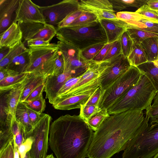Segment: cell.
Returning a JSON list of instances; mask_svg holds the SVG:
<instances>
[{"label":"cell","mask_w":158,"mask_h":158,"mask_svg":"<svg viewBox=\"0 0 158 158\" xmlns=\"http://www.w3.org/2000/svg\"><path fill=\"white\" fill-rule=\"evenodd\" d=\"M144 112L128 110L110 115L94 132L86 157L110 158L124 150L131 139L148 127L150 118Z\"/></svg>","instance_id":"obj_1"},{"label":"cell","mask_w":158,"mask_h":158,"mask_svg":"<svg viewBox=\"0 0 158 158\" xmlns=\"http://www.w3.org/2000/svg\"><path fill=\"white\" fill-rule=\"evenodd\" d=\"M94 133L79 115H62L50 125L49 145L56 158H85Z\"/></svg>","instance_id":"obj_2"},{"label":"cell","mask_w":158,"mask_h":158,"mask_svg":"<svg viewBox=\"0 0 158 158\" xmlns=\"http://www.w3.org/2000/svg\"><path fill=\"white\" fill-rule=\"evenodd\" d=\"M157 91L148 77L142 72L137 83L108 109L110 115L128 110L143 111L152 105Z\"/></svg>","instance_id":"obj_3"},{"label":"cell","mask_w":158,"mask_h":158,"mask_svg":"<svg viewBox=\"0 0 158 158\" xmlns=\"http://www.w3.org/2000/svg\"><path fill=\"white\" fill-rule=\"evenodd\" d=\"M59 41L67 43L82 51L92 46L107 43L105 31L99 20L83 26L56 29Z\"/></svg>","instance_id":"obj_4"},{"label":"cell","mask_w":158,"mask_h":158,"mask_svg":"<svg viewBox=\"0 0 158 158\" xmlns=\"http://www.w3.org/2000/svg\"><path fill=\"white\" fill-rule=\"evenodd\" d=\"M122 158H152L158 153V124L148 126L128 143Z\"/></svg>","instance_id":"obj_5"},{"label":"cell","mask_w":158,"mask_h":158,"mask_svg":"<svg viewBox=\"0 0 158 158\" xmlns=\"http://www.w3.org/2000/svg\"><path fill=\"white\" fill-rule=\"evenodd\" d=\"M142 73V72L137 67L131 66L104 90L98 106L100 109H108L137 83Z\"/></svg>","instance_id":"obj_6"},{"label":"cell","mask_w":158,"mask_h":158,"mask_svg":"<svg viewBox=\"0 0 158 158\" xmlns=\"http://www.w3.org/2000/svg\"><path fill=\"white\" fill-rule=\"evenodd\" d=\"M51 120V116L43 113L33 130L26 135V138L29 136H31L33 138L31 149L28 152L30 158H46L47 156Z\"/></svg>","instance_id":"obj_7"},{"label":"cell","mask_w":158,"mask_h":158,"mask_svg":"<svg viewBox=\"0 0 158 158\" xmlns=\"http://www.w3.org/2000/svg\"><path fill=\"white\" fill-rule=\"evenodd\" d=\"M56 44L64 59L63 73H69L72 77L82 75L94 62L86 60L81 50L67 43L59 40Z\"/></svg>","instance_id":"obj_8"},{"label":"cell","mask_w":158,"mask_h":158,"mask_svg":"<svg viewBox=\"0 0 158 158\" xmlns=\"http://www.w3.org/2000/svg\"><path fill=\"white\" fill-rule=\"evenodd\" d=\"M79 0H64L47 6H40L45 23L56 28L69 15L79 10Z\"/></svg>","instance_id":"obj_9"},{"label":"cell","mask_w":158,"mask_h":158,"mask_svg":"<svg viewBox=\"0 0 158 158\" xmlns=\"http://www.w3.org/2000/svg\"><path fill=\"white\" fill-rule=\"evenodd\" d=\"M105 69L103 61H94L82 75L76 85L63 97L83 93L100 86V78Z\"/></svg>","instance_id":"obj_10"},{"label":"cell","mask_w":158,"mask_h":158,"mask_svg":"<svg viewBox=\"0 0 158 158\" xmlns=\"http://www.w3.org/2000/svg\"><path fill=\"white\" fill-rule=\"evenodd\" d=\"M105 70L100 78V87L105 90L124 74L131 65L123 54L103 61Z\"/></svg>","instance_id":"obj_11"},{"label":"cell","mask_w":158,"mask_h":158,"mask_svg":"<svg viewBox=\"0 0 158 158\" xmlns=\"http://www.w3.org/2000/svg\"><path fill=\"white\" fill-rule=\"evenodd\" d=\"M25 41L40 39L50 42L56 35L57 30L54 26L46 23H18Z\"/></svg>","instance_id":"obj_12"},{"label":"cell","mask_w":158,"mask_h":158,"mask_svg":"<svg viewBox=\"0 0 158 158\" xmlns=\"http://www.w3.org/2000/svg\"><path fill=\"white\" fill-rule=\"evenodd\" d=\"M29 65L25 73H38L45 63L58 51L56 44L37 47H29Z\"/></svg>","instance_id":"obj_13"},{"label":"cell","mask_w":158,"mask_h":158,"mask_svg":"<svg viewBox=\"0 0 158 158\" xmlns=\"http://www.w3.org/2000/svg\"><path fill=\"white\" fill-rule=\"evenodd\" d=\"M78 9L94 14L99 21L118 19L110 0H81L79 1Z\"/></svg>","instance_id":"obj_14"},{"label":"cell","mask_w":158,"mask_h":158,"mask_svg":"<svg viewBox=\"0 0 158 158\" xmlns=\"http://www.w3.org/2000/svg\"><path fill=\"white\" fill-rule=\"evenodd\" d=\"M13 22L23 23H46L39 6L30 0H19Z\"/></svg>","instance_id":"obj_15"},{"label":"cell","mask_w":158,"mask_h":158,"mask_svg":"<svg viewBox=\"0 0 158 158\" xmlns=\"http://www.w3.org/2000/svg\"><path fill=\"white\" fill-rule=\"evenodd\" d=\"M97 88L83 93L62 97L56 100L52 106L55 109L62 110L80 108L85 104Z\"/></svg>","instance_id":"obj_16"},{"label":"cell","mask_w":158,"mask_h":158,"mask_svg":"<svg viewBox=\"0 0 158 158\" xmlns=\"http://www.w3.org/2000/svg\"><path fill=\"white\" fill-rule=\"evenodd\" d=\"M72 77L69 73L65 72L56 76H48L44 82V91L46 98L52 104L55 101L57 94L66 81Z\"/></svg>","instance_id":"obj_17"},{"label":"cell","mask_w":158,"mask_h":158,"mask_svg":"<svg viewBox=\"0 0 158 158\" xmlns=\"http://www.w3.org/2000/svg\"><path fill=\"white\" fill-rule=\"evenodd\" d=\"M19 0H0V34L12 23V19L18 7Z\"/></svg>","instance_id":"obj_18"},{"label":"cell","mask_w":158,"mask_h":158,"mask_svg":"<svg viewBox=\"0 0 158 158\" xmlns=\"http://www.w3.org/2000/svg\"><path fill=\"white\" fill-rule=\"evenodd\" d=\"M0 35V48H12L22 42L23 34L20 28L18 23L14 22Z\"/></svg>","instance_id":"obj_19"},{"label":"cell","mask_w":158,"mask_h":158,"mask_svg":"<svg viewBox=\"0 0 158 158\" xmlns=\"http://www.w3.org/2000/svg\"><path fill=\"white\" fill-rule=\"evenodd\" d=\"M100 22L106 33L108 43H112L119 38L127 28L125 23L118 19H102Z\"/></svg>","instance_id":"obj_20"},{"label":"cell","mask_w":158,"mask_h":158,"mask_svg":"<svg viewBox=\"0 0 158 158\" xmlns=\"http://www.w3.org/2000/svg\"><path fill=\"white\" fill-rule=\"evenodd\" d=\"M28 74L23 82L9 91L5 95L6 108L7 113L15 116L17 106L29 77Z\"/></svg>","instance_id":"obj_21"},{"label":"cell","mask_w":158,"mask_h":158,"mask_svg":"<svg viewBox=\"0 0 158 158\" xmlns=\"http://www.w3.org/2000/svg\"><path fill=\"white\" fill-rule=\"evenodd\" d=\"M29 73L28 81L23 91L19 102H23L34 90L44 83L46 78L43 74L39 73Z\"/></svg>","instance_id":"obj_22"},{"label":"cell","mask_w":158,"mask_h":158,"mask_svg":"<svg viewBox=\"0 0 158 158\" xmlns=\"http://www.w3.org/2000/svg\"><path fill=\"white\" fill-rule=\"evenodd\" d=\"M148 61L153 62L158 57V37H151L143 41L140 44Z\"/></svg>","instance_id":"obj_23"},{"label":"cell","mask_w":158,"mask_h":158,"mask_svg":"<svg viewBox=\"0 0 158 158\" xmlns=\"http://www.w3.org/2000/svg\"><path fill=\"white\" fill-rule=\"evenodd\" d=\"M15 117L16 120L24 127L26 135L31 132L34 127L29 119L27 107L23 102H19Z\"/></svg>","instance_id":"obj_24"},{"label":"cell","mask_w":158,"mask_h":158,"mask_svg":"<svg viewBox=\"0 0 158 158\" xmlns=\"http://www.w3.org/2000/svg\"><path fill=\"white\" fill-rule=\"evenodd\" d=\"M30 63L29 54L27 49L14 58L6 68L19 73H25Z\"/></svg>","instance_id":"obj_25"},{"label":"cell","mask_w":158,"mask_h":158,"mask_svg":"<svg viewBox=\"0 0 158 158\" xmlns=\"http://www.w3.org/2000/svg\"><path fill=\"white\" fill-rule=\"evenodd\" d=\"M28 73H23L9 77L0 81L1 94L9 91L23 82Z\"/></svg>","instance_id":"obj_26"},{"label":"cell","mask_w":158,"mask_h":158,"mask_svg":"<svg viewBox=\"0 0 158 158\" xmlns=\"http://www.w3.org/2000/svg\"><path fill=\"white\" fill-rule=\"evenodd\" d=\"M127 58L131 66L136 67L148 61L140 44L135 43Z\"/></svg>","instance_id":"obj_27"},{"label":"cell","mask_w":158,"mask_h":158,"mask_svg":"<svg viewBox=\"0 0 158 158\" xmlns=\"http://www.w3.org/2000/svg\"><path fill=\"white\" fill-rule=\"evenodd\" d=\"M137 67L145 74L158 92V69L153 62L148 61L138 66Z\"/></svg>","instance_id":"obj_28"},{"label":"cell","mask_w":158,"mask_h":158,"mask_svg":"<svg viewBox=\"0 0 158 158\" xmlns=\"http://www.w3.org/2000/svg\"><path fill=\"white\" fill-rule=\"evenodd\" d=\"M126 24L127 27L140 29L158 35V23L143 19L138 21L132 22Z\"/></svg>","instance_id":"obj_29"},{"label":"cell","mask_w":158,"mask_h":158,"mask_svg":"<svg viewBox=\"0 0 158 158\" xmlns=\"http://www.w3.org/2000/svg\"><path fill=\"white\" fill-rule=\"evenodd\" d=\"M128 32L134 43L139 44L145 39L151 37H158V35L136 28L127 27Z\"/></svg>","instance_id":"obj_30"},{"label":"cell","mask_w":158,"mask_h":158,"mask_svg":"<svg viewBox=\"0 0 158 158\" xmlns=\"http://www.w3.org/2000/svg\"><path fill=\"white\" fill-rule=\"evenodd\" d=\"M110 115L107 109H100L86 122L90 128L93 131H95Z\"/></svg>","instance_id":"obj_31"},{"label":"cell","mask_w":158,"mask_h":158,"mask_svg":"<svg viewBox=\"0 0 158 158\" xmlns=\"http://www.w3.org/2000/svg\"><path fill=\"white\" fill-rule=\"evenodd\" d=\"M27 49L23 42L16 47L11 48L7 56L0 61V69L6 68L14 58Z\"/></svg>","instance_id":"obj_32"},{"label":"cell","mask_w":158,"mask_h":158,"mask_svg":"<svg viewBox=\"0 0 158 158\" xmlns=\"http://www.w3.org/2000/svg\"><path fill=\"white\" fill-rule=\"evenodd\" d=\"M117 19L126 23L140 21L143 19L151 20L135 12L121 11L116 14Z\"/></svg>","instance_id":"obj_33"},{"label":"cell","mask_w":158,"mask_h":158,"mask_svg":"<svg viewBox=\"0 0 158 158\" xmlns=\"http://www.w3.org/2000/svg\"><path fill=\"white\" fill-rule=\"evenodd\" d=\"M98 20L97 16L94 14L83 11L82 14L68 27L85 25Z\"/></svg>","instance_id":"obj_34"},{"label":"cell","mask_w":158,"mask_h":158,"mask_svg":"<svg viewBox=\"0 0 158 158\" xmlns=\"http://www.w3.org/2000/svg\"><path fill=\"white\" fill-rule=\"evenodd\" d=\"M120 40L122 54L125 57L127 58L132 50L134 42L127 31L122 35Z\"/></svg>","instance_id":"obj_35"},{"label":"cell","mask_w":158,"mask_h":158,"mask_svg":"<svg viewBox=\"0 0 158 158\" xmlns=\"http://www.w3.org/2000/svg\"><path fill=\"white\" fill-rule=\"evenodd\" d=\"M28 108L40 113H43L46 107L45 99L43 94L29 102H23Z\"/></svg>","instance_id":"obj_36"},{"label":"cell","mask_w":158,"mask_h":158,"mask_svg":"<svg viewBox=\"0 0 158 158\" xmlns=\"http://www.w3.org/2000/svg\"><path fill=\"white\" fill-rule=\"evenodd\" d=\"M81 76L82 75L78 77H71L68 79L59 90L55 101L64 96L73 88L79 81Z\"/></svg>","instance_id":"obj_37"},{"label":"cell","mask_w":158,"mask_h":158,"mask_svg":"<svg viewBox=\"0 0 158 158\" xmlns=\"http://www.w3.org/2000/svg\"><path fill=\"white\" fill-rule=\"evenodd\" d=\"M135 12L145 16L152 22L158 23V11L152 9L147 4L143 5Z\"/></svg>","instance_id":"obj_38"},{"label":"cell","mask_w":158,"mask_h":158,"mask_svg":"<svg viewBox=\"0 0 158 158\" xmlns=\"http://www.w3.org/2000/svg\"><path fill=\"white\" fill-rule=\"evenodd\" d=\"M80 109L79 115L86 122L100 110L98 106L93 105L82 106Z\"/></svg>","instance_id":"obj_39"},{"label":"cell","mask_w":158,"mask_h":158,"mask_svg":"<svg viewBox=\"0 0 158 158\" xmlns=\"http://www.w3.org/2000/svg\"><path fill=\"white\" fill-rule=\"evenodd\" d=\"M106 44H100L89 47L81 51V54L86 60L92 61Z\"/></svg>","instance_id":"obj_40"},{"label":"cell","mask_w":158,"mask_h":158,"mask_svg":"<svg viewBox=\"0 0 158 158\" xmlns=\"http://www.w3.org/2000/svg\"><path fill=\"white\" fill-rule=\"evenodd\" d=\"M122 54V53L120 38L112 43L103 61H106Z\"/></svg>","instance_id":"obj_41"},{"label":"cell","mask_w":158,"mask_h":158,"mask_svg":"<svg viewBox=\"0 0 158 158\" xmlns=\"http://www.w3.org/2000/svg\"><path fill=\"white\" fill-rule=\"evenodd\" d=\"M33 141V137L31 136H29L18 148L20 158H24L26 154L30 150Z\"/></svg>","instance_id":"obj_42"},{"label":"cell","mask_w":158,"mask_h":158,"mask_svg":"<svg viewBox=\"0 0 158 158\" xmlns=\"http://www.w3.org/2000/svg\"><path fill=\"white\" fill-rule=\"evenodd\" d=\"M83 11L78 10L71 14L60 23L57 27L56 29L69 26L82 13Z\"/></svg>","instance_id":"obj_43"},{"label":"cell","mask_w":158,"mask_h":158,"mask_svg":"<svg viewBox=\"0 0 158 158\" xmlns=\"http://www.w3.org/2000/svg\"><path fill=\"white\" fill-rule=\"evenodd\" d=\"M104 91V90L100 86H99L96 89L94 93L85 105H93L98 106Z\"/></svg>","instance_id":"obj_44"},{"label":"cell","mask_w":158,"mask_h":158,"mask_svg":"<svg viewBox=\"0 0 158 158\" xmlns=\"http://www.w3.org/2000/svg\"><path fill=\"white\" fill-rule=\"evenodd\" d=\"M13 140L10 141L7 146L1 152L0 158H14Z\"/></svg>","instance_id":"obj_45"},{"label":"cell","mask_w":158,"mask_h":158,"mask_svg":"<svg viewBox=\"0 0 158 158\" xmlns=\"http://www.w3.org/2000/svg\"><path fill=\"white\" fill-rule=\"evenodd\" d=\"M26 139V133L23 126L20 123L19 131L14 139L18 148L23 143Z\"/></svg>","instance_id":"obj_46"},{"label":"cell","mask_w":158,"mask_h":158,"mask_svg":"<svg viewBox=\"0 0 158 158\" xmlns=\"http://www.w3.org/2000/svg\"><path fill=\"white\" fill-rule=\"evenodd\" d=\"M112 43H107L106 44L92 60L97 62L103 61Z\"/></svg>","instance_id":"obj_47"},{"label":"cell","mask_w":158,"mask_h":158,"mask_svg":"<svg viewBox=\"0 0 158 158\" xmlns=\"http://www.w3.org/2000/svg\"><path fill=\"white\" fill-rule=\"evenodd\" d=\"M44 83L40 85L34 90L23 102H29L38 98L43 94V92L44 91Z\"/></svg>","instance_id":"obj_48"},{"label":"cell","mask_w":158,"mask_h":158,"mask_svg":"<svg viewBox=\"0 0 158 158\" xmlns=\"http://www.w3.org/2000/svg\"><path fill=\"white\" fill-rule=\"evenodd\" d=\"M145 112L150 118L149 124L152 123L158 118V104L151 105Z\"/></svg>","instance_id":"obj_49"},{"label":"cell","mask_w":158,"mask_h":158,"mask_svg":"<svg viewBox=\"0 0 158 158\" xmlns=\"http://www.w3.org/2000/svg\"><path fill=\"white\" fill-rule=\"evenodd\" d=\"M27 108L30 120L34 127L40 119L43 113H39L27 107Z\"/></svg>","instance_id":"obj_50"},{"label":"cell","mask_w":158,"mask_h":158,"mask_svg":"<svg viewBox=\"0 0 158 158\" xmlns=\"http://www.w3.org/2000/svg\"><path fill=\"white\" fill-rule=\"evenodd\" d=\"M27 43L28 48L47 46L51 44L50 42L40 39L29 40L27 41Z\"/></svg>","instance_id":"obj_51"},{"label":"cell","mask_w":158,"mask_h":158,"mask_svg":"<svg viewBox=\"0 0 158 158\" xmlns=\"http://www.w3.org/2000/svg\"><path fill=\"white\" fill-rule=\"evenodd\" d=\"M20 73L9 69L3 68L0 69V81L9 77Z\"/></svg>","instance_id":"obj_52"},{"label":"cell","mask_w":158,"mask_h":158,"mask_svg":"<svg viewBox=\"0 0 158 158\" xmlns=\"http://www.w3.org/2000/svg\"><path fill=\"white\" fill-rule=\"evenodd\" d=\"M146 4L152 9L158 11V0H148Z\"/></svg>","instance_id":"obj_53"},{"label":"cell","mask_w":158,"mask_h":158,"mask_svg":"<svg viewBox=\"0 0 158 158\" xmlns=\"http://www.w3.org/2000/svg\"><path fill=\"white\" fill-rule=\"evenodd\" d=\"M10 49L9 48L6 47H2L0 48V61L2 60L7 56Z\"/></svg>","instance_id":"obj_54"},{"label":"cell","mask_w":158,"mask_h":158,"mask_svg":"<svg viewBox=\"0 0 158 158\" xmlns=\"http://www.w3.org/2000/svg\"><path fill=\"white\" fill-rule=\"evenodd\" d=\"M14 158H20L18 151V147L14 139Z\"/></svg>","instance_id":"obj_55"},{"label":"cell","mask_w":158,"mask_h":158,"mask_svg":"<svg viewBox=\"0 0 158 158\" xmlns=\"http://www.w3.org/2000/svg\"><path fill=\"white\" fill-rule=\"evenodd\" d=\"M158 104V92H157L154 99L153 100V103L152 105H153Z\"/></svg>","instance_id":"obj_56"},{"label":"cell","mask_w":158,"mask_h":158,"mask_svg":"<svg viewBox=\"0 0 158 158\" xmlns=\"http://www.w3.org/2000/svg\"><path fill=\"white\" fill-rule=\"evenodd\" d=\"M155 65L158 69V60H156L153 61Z\"/></svg>","instance_id":"obj_57"},{"label":"cell","mask_w":158,"mask_h":158,"mask_svg":"<svg viewBox=\"0 0 158 158\" xmlns=\"http://www.w3.org/2000/svg\"><path fill=\"white\" fill-rule=\"evenodd\" d=\"M46 158H55L52 154L47 155Z\"/></svg>","instance_id":"obj_58"},{"label":"cell","mask_w":158,"mask_h":158,"mask_svg":"<svg viewBox=\"0 0 158 158\" xmlns=\"http://www.w3.org/2000/svg\"><path fill=\"white\" fill-rule=\"evenodd\" d=\"M24 158H30L28 152L26 154Z\"/></svg>","instance_id":"obj_59"},{"label":"cell","mask_w":158,"mask_h":158,"mask_svg":"<svg viewBox=\"0 0 158 158\" xmlns=\"http://www.w3.org/2000/svg\"><path fill=\"white\" fill-rule=\"evenodd\" d=\"M153 123L155 124H158V118L155 120L154 121Z\"/></svg>","instance_id":"obj_60"},{"label":"cell","mask_w":158,"mask_h":158,"mask_svg":"<svg viewBox=\"0 0 158 158\" xmlns=\"http://www.w3.org/2000/svg\"><path fill=\"white\" fill-rule=\"evenodd\" d=\"M152 158H158V153L156 154Z\"/></svg>","instance_id":"obj_61"},{"label":"cell","mask_w":158,"mask_h":158,"mask_svg":"<svg viewBox=\"0 0 158 158\" xmlns=\"http://www.w3.org/2000/svg\"><path fill=\"white\" fill-rule=\"evenodd\" d=\"M157 60H158V59H157Z\"/></svg>","instance_id":"obj_62"}]
</instances>
